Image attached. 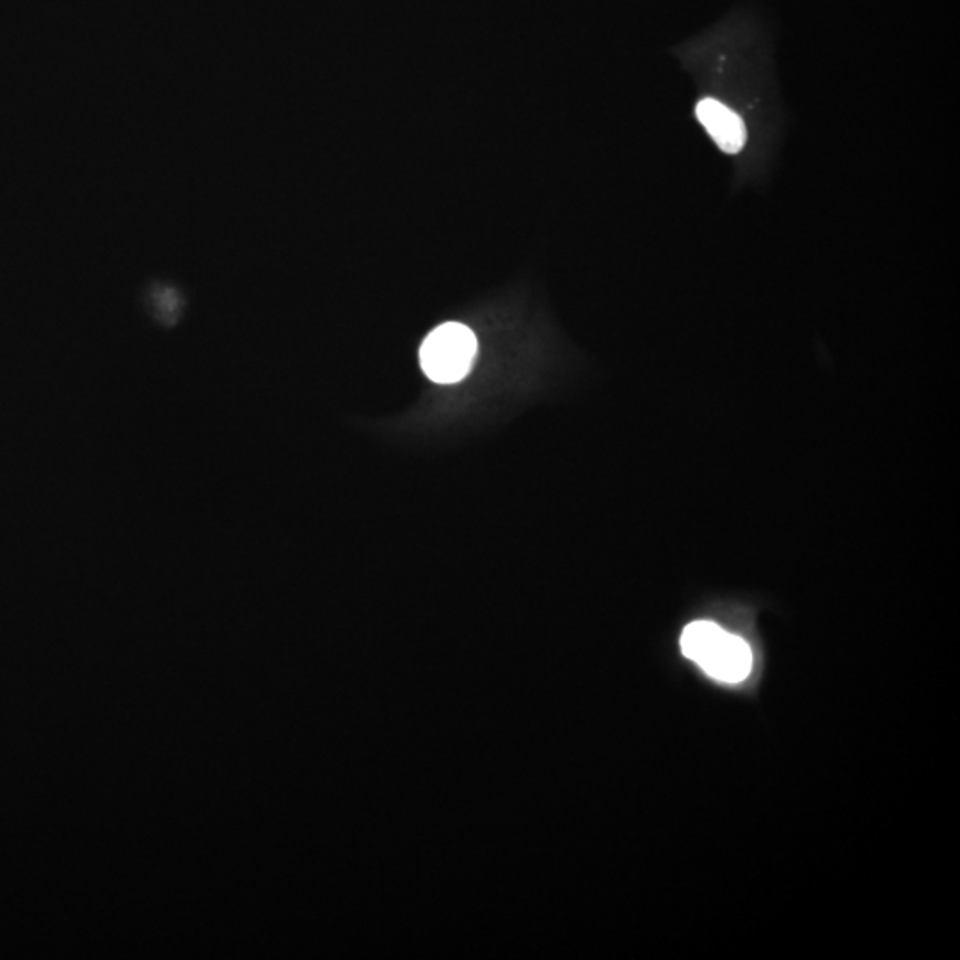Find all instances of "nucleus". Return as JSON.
<instances>
[{
  "label": "nucleus",
  "mask_w": 960,
  "mask_h": 960,
  "mask_svg": "<svg viewBox=\"0 0 960 960\" xmlns=\"http://www.w3.org/2000/svg\"><path fill=\"white\" fill-rule=\"evenodd\" d=\"M681 651L713 680L740 683L753 669L747 642L712 621L690 622L681 633Z\"/></svg>",
  "instance_id": "1"
},
{
  "label": "nucleus",
  "mask_w": 960,
  "mask_h": 960,
  "mask_svg": "<svg viewBox=\"0 0 960 960\" xmlns=\"http://www.w3.org/2000/svg\"><path fill=\"white\" fill-rule=\"evenodd\" d=\"M477 354L474 331L460 322H446L429 334L420 349V363L434 383H457L468 375Z\"/></svg>",
  "instance_id": "2"
},
{
  "label": "nucleus",
  "mask_w": 960,
  "mask_h": 960,
  "mask_svg": "<svg viewBox=\"0 0 960 960\" xmlns=\"http://www.w3.org/2000/svg\"><path fill=\"white\" fill-rule=\"evenodd\" d=\"M695 116L722 152L739 154L744 148L747 141L744 122L727 105L715 99H703L695 107Z\"/></svg>",
  "instance_id": "3"
}]
</instances>
